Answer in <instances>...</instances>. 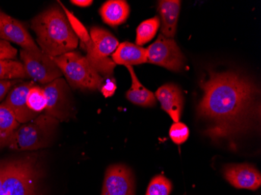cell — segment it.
Segmentation results:
<instances>
[{
	"label": "cell",
	"instance_id": "1",
	"mask_svg": "<svg viewBox=\"0 0 261 195\" xmlns=\"http://www.w3.org/2000/svg\"><path fill=\"white\" fill-rule=\"evenodd\" d=\"M200 87L203 95L196 111L207 123L204 133L212 140H231L250 130L259 118L257 88L243 74L211 70Z\"/></svg>",
	"mask_w": 261,
	"mask_h": 195
},
{
	"label": "cell",
	"instance_id": "2",
	"mask_svg": "<svg viewBox=\"0 0 261 195\" xmlns=\"http://www.w3.org/2000/svg\"><path fill=\"white\" fill-rule=\"evenodd\" d=\"M32 29L36 34L41 51L53 58L73 52L79 45V39L65 14L57 7L36 16L32 20Z\"/></svg>",
	"mask_w": 261,
	"mask_h": 195
},
{
	"label": "cell",
	"instance_id": "3",
	"mask_svg": "<svg viewBox=\"0 0 261 195\" xmlns=\"http://www.w3.org/2000/svg\"><path fill=\"white\" fill-rule=\"evenodd\" d=\"M40 171L35 157L7 161L0 195H39Z\"/></svg>",
	"mask_w": 261,
	"mask_h": 195
},
{
	"label": "cell",
	"instance_id": "4",
	"mask_svg": "<svg viewBox=\"0 0 261 195\" xmlns=\"http://www.w3.org/2000/svg\"><path fill=\"white\" fill-rule=\"evenodd\" d=\"M58 122L48 114H40L16 129L9 142V148L14 150L34 151L45 147Z\"/></svg>",
	"mask_w": 261,
	"mask_h": 195
},
{
	"label": "cell",
	"instance_id": "5",
	"mask_svg": "<svg viewBox=\"0 0 261 195\" xmlns=\"http://www.w3.org/2000/svg\"><path fill=\"white\" fill-rule=\"evenodd\" d=\"M53 59L74 89L91 91L100 89L103 78L94 70L86 57L79 52H67Z\"/></svg>",
	"mask_w": 261,
	"mask_h": 195
},
{
	"label": "cell",
	"instance_id": "6",
	"mask_svg": "<svg viewBox=\"0 0 261 195\" xmlns=\"http://www.w3.org/2000/svg\"><path fill=\"white\" fill-rule=\"evenodd\" d=\"M89 35L93 46L86 50V59L98 73L105 76L112 75L116 64L108 55L115 52L119 42L112 34L100 27H92Z\"/></svg>",
	"mask_w": 261,
	"mask_h": 195
},
{
	"label": "cell",
	"instance_id": "7",
	"mask_svg": "<svg viewBox=\"0 0 261 195\" xmlns=\"http://www.w3.org/2000/svg\"><path fill=\"white\" fill-rule=\"evenodd\" d=\"M20 55L28 77H32L35 81L46 85L62 77V72L53 57L42 51H29L22 48Z\"/></svg>",
	"mask_w": 261,
	"mask_h": 195
},
{
	"label": "cell",
	"instance_id": "8",
	"mask_svg": "<svg viewBox=\"0 0 261 195\" xmlns=\"http://www.w3.org/2000/svg\"><path fill=\"white\" fill-rule=\"evenodd\" d=\"M146 57L147 63L175 72L182 70L186 61L175 41L165 38L161 34L156 42L146 48Z\"/></svg>",
	"mask_w": 261,
	"mask_h": 195
},
{
	"label": "cell",
	"instance_id": "9",
	"mask_svg": "<svg viewBox=\"0 0 261 195\" xmlns=\"http://www.w3.org/2000/svg\"><path fill=\"white\" fill-rule=\"evenodd\" d=\"M136 182L130 168L116 164L106 171L101 195H135Z\"/></svg>",
	"mask_w": 261,
	"mask_h": 195
},
{
	"label": "cell",
	"instance_id": "10",
	"mask_svg": "<svg viewBox=\"0 0 261 195\" xmlns=\"http://www.w3.org/2000/svg\"><path fill=\"white\" fill-rule=\"evenodd\" d=\"M0 39L14 42L23 49L39 51L38 46L23 23L0 10Z\"/></svg>",
	"mask_w": 261,
	"mask_h": 195
},
{
	"label": "cell",
	"instance_id": "11",
	"mask_svg": "<svg viewBox=\"0 0 261 195\" xmlns=\"http://www.w3.org/2000/svg\"><path fill=\"white\" fill-rule=\"evenodd\" d=\"M223 174L236 188L256 190L261 185L260 173L250 164H229L223 169Z\"/></svg>",
	"mask_w": 261,
	"mask_h": 195
},
{
	"label": "cell",
	"instance_id": "12",
	"mask_svg": "<svg viewBox=\"0 0 261 195\" xmlns=\"http://www.w3.org/2000/svg\"><path fill=\"white\" fill-rule=\"evenodd\" d=\"M34 85V81H29L17 85L10 91L7 99L3 102L20 124L29 123L39 116L31 110L27 105L28 93Z\"/></svg>",
	"mask_w": 261,
	"mask_h": 195
},
{
	"label": "cell",
	"instance_id": "13",
	"mask_svg": "<svg viewBox=\"0 0 261 195\" xmlns=\"http://www.w3.org/2000/svg\"><path fill=\"white\" fill-rule=\"evenodd\" d=\"M46 97V108L45 114L57 120H64L69 116L67 108L65 81L58 78L44 87Z\"/></svg>",
	"mask_w": 261,
	"mask_h": 195
},
{
	"label": "cell",
	"instance_id": "14",
	"mask_svg": "<svg viewBox=\"0 0 261 195\" xmlns=\"http://www.w3.org/2000/svg\"><path fill=\"white\" fill-rule=\"evenodd\" d=\"M156 96L163 109L168 113L174 123L179 122L184 106V98L180 88L174 83H167L156 91Z\"/></svg>",
	"mask_w": 261,
	"mask_h": 195
},
{
	"label": "cell",
	"instance_id": "15",
	"mask_svg": "<svg viewBox=\"0 0 261 195\" xmlns=\"http://www.w3.org/2000/svg\"><path fill=\"white\" fill-rule=\"evenodd\" d=\"M181 1L179 0H163L158 4V12L162 19L161 35L168 39L175 35L177 20L179 17Z\"/></svg>",
	"mask_w": 261,
	"mask_h": 195
},
{
	"label": "cell",
	"instance_id": "16",
	"mask_svg": "<svg viewBox=\"0 0 261 195\" xmlns=\"http://www.w3.org/2000/svg\"><path fill=\"white\" fill-rule=\"evenodd\" d=\"M112 60L115 64L126 67L145 64L147 63L146 49L130 42H122L112 54Z\"/></svg>",
	"mask_w": 261,
	"mask_h": 195
},
{
	"label": "cell",
	"instance_id": "17",
	"mask_svg": "<svg viewBox=\"0 0 261 195\" xmlns=\"http://www.w3.org/2000/svg\"><path fill=\"white\" fill-rule=\"evenodd\" d=\"M99 12L106 23L116 27L126 21L130 13V7L126 1L110 0L101 7Z\"/></svg>",
	"mask_w": 261,
	"mask_h": 195
},
{
	"label": "cell",
	"instance_id": "18",
	"mask_svg": "<svg viewBox=\"0 0 261 195\" xmlns=\"http://www.w3.org/2000/svg\"><path fill=\"white\" fill-rule=\"evenodd\" d=\"M130 73L132 86L126 93L127 99L136 105L143 107H152L156 104V97L139 81L132 66L126 67Z\"/></svg>",
	"mask_w": 261,
	"mask_h": 195
},
{
	"label": "cell",
	"instance_id": "19",
	"mask_svg": "<svg viewBox=\"0 0 261 195\" xmlns=\"http://www.w3.org/2000/svg\"><path fill=\"white\" fill-rule=\"evenodd\" d=\"M19 126L11 111L4 103L0 104V149L8 146L13 133Z\"/></svg>",
	"mask_w": 261,
	"mask_h": 195
},
{
	"label": "cell",
	"instance_id": "20",
	"mask_svg": "<svg viewBox=\"0 0 261 195\" xmlns=\"http://www.w3.org/2000/svg\"><path fill=\"white\" fill-rule=\"evenodd\" d=\"M58 3L61 4V8L63 9V11L65 14L73 32L75 34L79 40H80L82 42L83 48L87 50L89 48H92L93 46V42H92L90 35L88 32L87 29L83 25V23L71 12L69 11L68 9L66 8L65 6L63 5L62 3L60 2V1Z\"/></svg>",
	"mask_w": 261,
	"mask_h": 195
},
{
	"label": "cell",
	"instance_id": "21",
	"mask_svg": "<svg viewBox=\"0 0 261 195\" xmlns=\"http://www.w3.org/2000/svg\"><path fill=\"white\" fill-rule=\"evenodd\" d=\"M23 64L14 60H0V80L27 78Z\"/></svg>",
	"mask_w": 261,
	"mask_h": 195
},
{
	"label": "cell",
	"instance_id": "22",
	"mask_svg": "<svg viewBox=\"0 0 261 195\" xmlns=\"http://www.w3.org/2000/svg\"><path fill=\"white\" fill-rule=\"evenodd\" d=\"M160 23L161 20L158 16L140 23L136 30V45L142 46L152 40L158 32Z\"/></svg>",
	"mask_w": 261,
	"mask_h": 195
},
{
	"label": "cell",
	"instance_id": "23",
	"mask_svg": "<svg viewBox=\"0 0 261 195\" xmlns=\"http://www.w3.org/2000/svg\"><path fill=\"white\" fill-rule=\"evenodd\" d=\"M27 105L31 110L39 114L45 110L46 108V97L42 88L34 85L27 96Z\"/></svg>",
	"mask_w": 261,
	"mask_h": 195
},
{
	"label": "cell",
	"instance_id": "24",
	"mask_svg": "<svg viewBox=\"0 0 261 195\" xmlns=\"http://www.w3.org/2000/svg\"><path fill=\"white\" fill-rule=\"evenodd\" d=\"M172 190L171 180L162 175H158L151 180L146 195H169Z\"/></svg>",
	"mask_w": 261,
	"mask_h": 195
},
{
	"label": "cell",
	"instance_id": "25",
	"mask_svg": "<svg viewBox=\"0 0 261 195\" xmlns=\"http://www.w3.org/2000/svg\"><path fill=\"white\" fill-rule=\"evenodd\" d=\"M169 135L174 143L181 145L189 138V127L181 122H176L170 128Z\"/></svg>",
	"mask_w": 261,
	"mask_h": 195
},
{
	"label": "cell",
	"instance_id": "26",
	"mask_svg": "<svg viewBox=\"0 0 261 195\" xmlns=\"http://www.w3.org/2000/svg\"><path fill=\"white\" fill-rule=\"evenodd\" d=\"M17 55V48L12 46L10 42L0 39V60H14Z\"/></svg>",
	"mask_w": 261,
	"mask_h": 195
},
{
	"label": "cell",
	"instance_id": "27",
	"mask_svg": "<svg viewBox=\"0 0 261 195\" xmlns=\"http://www.w3.org/2000/svg\"><path fill=\"white\" fill-rule=\"evenodd\" d=\"M99 89H100L101 92L106 98L113 96L114 94L115 93L116 89H117L115 80L114 78L107 79L105 82H102Z\"/></svg>",
	"mask_w": 261,
	"mask_h": 195
},
{
	"label": "cell",
	"instance_id": "28",
	"mask_svg": "<svg viewBox=\"0 0 261 195\" xmlns=\"http://www.w3.org/2000/svg\"><path fill=\"white\" fill-rule=\"evenodd\" d=\"M14 83L12 80H0V101L4 99Z\"/></svg>",
	"mask_w": 261,
	"mask_h": 195
},
{
	"label": "cell",
	"instance_id": "29",
	"mask_svg": "<svg viewBox=\"0 0 261 195\" xmlns=\"http://www.w3.org/2000/svg\"><path fill=\"white\" fill-rule=\"evenodd\" d=\"M71 4L80 7H88L92 5L93 1L92 0H71Z\"/></svg>",
	"mask_w": 261,
	"mask_h": 195
},
{
	"label": "cell",
	"instance_id": "30",
	"mask_svg": "<svg viewBox=\"0 0 261 195\" xmlns=\"http://www.w3.org/2000/svg\"><path fill=\"white\" fill-rule=\"evenodd\" d=\"M4 166L5 162H0V190L2 187L3 177H4Z\"/></svg>",
	"mask_w": 261,
	"mask_h": 195
}]
</instances>
